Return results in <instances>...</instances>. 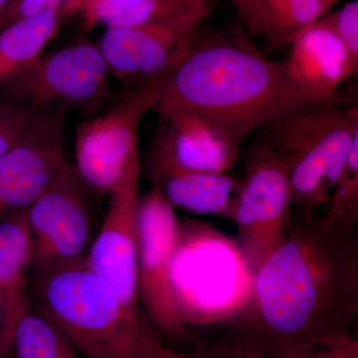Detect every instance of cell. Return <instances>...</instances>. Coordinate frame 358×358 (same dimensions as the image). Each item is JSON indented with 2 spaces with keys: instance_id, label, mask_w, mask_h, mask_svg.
Listing matches in <instances>:
<instances>
[{
  "instance_id": "cell-16",
  "label": "cell",
  "mask_w": 358,
  "mask_h": 358,
  "mask_svg": "<svg viewBox=\"0 0 358 358\" xmlns=\"http://www.w3.org/2000/svg\"><path fill=\"white\" fill-rule=\"evenodd\" d=\"M33 240L27 210L0 221V307L4 317V346L10 350L16 322L30 307L29 271Z\"/></svg>"
},
{
  "instance_id": "cell-25",
  "label": "cell",
  "mask_w": 358,
  "mask_h": 358,
  "mask_svg": "<svg viewBox=\"0 0 358 358\" xmlns=\"http://www.w3.org/2000/svg\"><path fill=\"white\" fill-rule=\"evenodd\" d=\"M185 358H261L243 346L233 343L225 336L213 343L199 341L187 352Z\"/></svg>"
},
{
  "instance_id": "cell-13",
  "label": "cell",
  "mask_w": 358,
  "mask_h": 358,
  "mask_svg": "<svg viewBox=\"0 0 358 358\" xmlns=\"http://www.w3.org/2000/svg\"><path fill=\"white\" fill-rule=\"evenodd\" d=\"M203 20L192 16L150 25L107 28L99 47L110 75L138 86L185 57Z\"/></svg>"
},
{
  "instance_id": "cell-12",
  "label": "cell",
  "mask_w": 358,
  "mask_h": 358,
  "mask_svg": "<svg viewBox=\"0 0 358 358\" xmlns=\"http://www.w3.org/2000/svg\"><path fill=\"white\" fill-rule=\"evenodd\" d=\"M138 178V155L129 162L121 183L110 194L102 227L84 259L90 270L110 287L124 306L134 312L143 313L138 298L136 270Z\"/></svg>"
},
{
  "instance_id": "cell-30",
  "label": "cell",
  "mask_w": 358,
  "mask_h": 358,
  "mask_svg": "<svg viewBox=\"0 0 358 358\" xmlns=\"http://www.w3.org/2000/svg\"><path fill=\"white\" fill-rule=\"evenodd\" d=\"M329 1H331V3H333V6H334V4H336V2H338V0H329Z\"/></svg>"
},
{
  "instance_id": "cell-24",
  "label": "cell",
  "mask_w": 358,
  "mask_h": 358,
  "mask_svg": "<svg viewBox=\"0 0 358 358\" xmlns=\"http://www.w3.org/2000/svg\"><path fill=\"white\" fill-rule=\"evenodd\" d=\"M341 39L353 58L358 60V1L348 2L319 18Z\"/></svg>"
},
{
  "instance_id": "cell-18",
  "label": "cell",
  "mask_w": 358,
  "mask_h": 358,
  "mask_svg": "<svg viewBox=\"0 0 358 358\" xmlns=\"http://www.w3.org/2000/svg\"><path fill=\"white\" fill-rule=\"evenodd\" d=\"M250 36L268 50L291 44L308 24L329 13V0H230Z\"/></svg>"
},
{
  "instance_id": "cell-20",
  "label": "cell",
  "mask_w": 358,
  "mask_h": 358,
  "mask_svg": "<svg viewBox=\"0 0 358 358\" xmlns=\"http://www.w3.org/2000/svg\"><path fill=\"white\" fill-rule=\"evenodd\" d=\"M64 6L48 7L0 31V83L18 74L41 55L44 47L58 32Z\"/></svg>"
},
{
  "instance_id": "cell-11",
  "label": "cell",
  "mask_w": 358,
  "mask_h": 358,
  "mask_svg": "<svg viewBox=\"0 0 358 358\" xmlns=\"http://www.w3.org/2000/svg\"><path fill=\"white\" fill-rule=\"evenodd\" d=\"M242 143L227 127L205 115L185 113L159 119L145 174L159 185L181 173H228Z\"/></svg>"
},
{
  "instance_id": "cell-21",
  "label": "cell",
  "mask_w": 358,
  "mask_h": 358,
  "mask_svg": "<svg viewBox=\"0 0 358 358\" xmlns=\"http://www.w3.org/2000/svg\"><path fill=\"white\" fill-rule=\"evenodd\" d=\"M10 350L15 358H81L65 334L31 303L16 322Z\"/></svg>"
},
{
  "instance_id": "cell-27",
  "label": "cell",
  "mask_w": 358,
  "mask_h": 358,
  "mask_svg": "<svg viewBox=\"0 0 358 358\" xmlns=\"http://www.w3.org/2000/svg\"><path fill=\"white\" fill-rule=\"evenodd\" d=\"M299 358H358V339L352 334H345L315 346Z\"/></svg>"
},
{
  "instance_id": "cell-15",
  "label": "cell",
  "mask_w": 358,
  "mask_h": 358,
  "mask_svg": "<svg viewBox=\"0 0 358 358\" xmlns=\"http://www.w3.org/2000/svg\"><path fill=\"white\" fill-rule=\"evenodd\" d=\"M289 45L285 68L303 100L317 105L339 103V87L358 66L345 44L317 20L306 26Z\"/></svg>"
},
{
  "instance_id": "cell-1",
  "label": "cell",
  "mask_w": 358,
  "mask_h": 358,
  "mask_svg": "<svg viewBox=\"0 0 358 358\" xmlns=\"http://www.w3.org/2000/svg\"><path fill=\"white\" fill-rule=\"evenodd\" d=\"M357 315V232L294 215L223 336L261 358H299L352 334Z\"/></svg>"
},
{
  "instance_id": "cell-29",
  "label": "cell",
  "mask_w": 358,
  "mask_h": 358,
  "mask_svg": "<svg viewBox=\"0 0 358 358\" xmlns=\"http://www.w3.org/2000/svg\"><path fill=\"white\" fill-rule=\"evenodd\" d=\"M9 2H10V0H0V18L6 11L7 6H8Z\"/></svg>"
},
{
  "instance_id": "cell-17",
  "label": "cell",
  "mask_w": 358,
  "mask_h": 358,
  "mask_svg": "<svg viewBox=\"0 0 358 358\" xmlns=\"http://www.w3.org/2000/svg\"><path fill=\"white\" fill-rule=\"evenodd\" d=\"M213 0H67L63 14L81 13L85 31L96 24L107 28L155 24L210 14Z\"/></svg>"
},
{
  "instance_id": "cell-28",
  "label": "cell",
  "mask_w": 358,
  "mask_h": 358,
  "mask_svg": "<svg viewBox=\"0 0 358 358\" xmlns=\"http://www.w3.org/2000/svg\"><path fill=\"white\" fill-rule=\"evenodd\" d=\"M4 317L2 308L0 307V358H3L7 355L6 346H4Z\"/></svg>"
},
{
  "instance_id": "cell-9",
  "label": "cell",
  "mask_w": 358,
  "mask_h": 358,
  "mask_svg": "<svg viewBox=\"0 0 358 358\" xmlns=\"http://www.w3.org/2000/svg\"><path fill=\"white\" fill-rule=\"evenodd\" d=\"M136 270L141 307L157 334L197 341L182 326L169 287V271L179 232L174 206L162 187L152 183L136 207Z\"/></svg>"
},
{
  "instance_id": "cell-2",
  "label": "cell",
  "mask_w": 358,
  "mask_h": 358,
  "mask_svg": "<svg viewBox=\"0 0 358 358\" xmlns=\"http://www.w3.org/2000/svg\"><path fill=\"white\" fill-rule=\"evenodd\" d=\"M298 103L307 102L284 62L271 60L237 32L200 45L193 38L152 112L162 120L185 113L205 115L244 141L272 115Z\"/></svg>"
},
{
  "instance_id": "cell-5",
  "label": "cell",
  "mask_w": 358,
  "mask_h": 358,
  "mask_svg": "<svg viewBox=\"0 0 358 358\" xmlns=\"http://www.w3.org/2000/svg\"><path fill=\"white\" fill-rule=\"evenodd\" d=\"M255 273L234 244L208 224L179 222L169 281L179 320L188 326L226 322L248 303Z\"/></svg>"
},
{
  "instance_id": "cell-6",
  "label": "cell",
  "mask_w": 358,
  "mask_h": 358,
  "mask_svg": "<svg viewBox=\"0 0 358 358\" xmlns=\"http://www.w3.org/2000/svg\"><path fill=\"white\" fill-rule=\"evenodd\" d=\"M99 45L90 40L42 53L18 74L0 83V102L45 119L64 121L69 113L92 115L115 94Z\"/></svg>"
},
{
  "instance_id": "cell-26",
  "label": "cell",
  "mask_w": 358,
  "mask_h": 358,
  "mask_svg": "<svg viewBox=\"0 0 358 358\" xmlns=\"http://www.w3.org/2000/svg\"><path fill=\"white\" fill-rule=\"evenodd\" d=\"M66 2L67 0H10L0 18V31L11 23L31 17L48 7Z\"/></svg>"
},
{
  "instance_id": "cell-10",
  "label": "cell",
  "mask_w": 358,
  "mask_h": 358,
  "mask_svg": "<svg viewBox=\"0 0 358 358\" xmlns=\"http://www.w3.org/2000/svg\"><path fill=\"white\" fill-rule=\"evenodd\" d=\"M92 194L76 166L66 162L51 185L27 209L33 240L29 273L85 257L93 234Z\"/></svg>"
},
{
  "instance_id": "cell-7",
  "label": "cell",
  "mask_w": 358,
  "mask_h": 358,
  "mask_svg": "<svg viewBox=\"0 0 358 358\" xmlns=\"http://www.w3.org/2000/svg\"><path fill=\"white\" fill-rule=\"evenodd\" d=\"M180 61L150 81L127 89L107 113L78 127L75 166L93 194L110 195L121 183L129 162L138 155L140 122Z\"/></svg>"
},
{
  "instance_id": "cell-31",
  "label": "cell",
  "mask_w": 358,
  "mask_h": 358,
  "mask_svg": "<svg viewBox=\"0 0 358 358\" xmlns=\"http://www.w3.org/2000/svg\"><path fill=\"white\" fill-rule=\"evenodd\" d=\"M213 1H214V2H215V1H218V0H213Z\"/></svg>"
},
{
  "instance_id": "cell-22",
  "label": "cell",
  "mask_w": 358,
  "mask_h": 358,
  "mask_svg": "<svg viewBox=\"0 0 358 358\" xmlns=\"http://www.w3.org/2000/svg\"><path fill=\"white\" fill-rule=\"evenodd\" d=\"M327 222L355 230L358 224V138L327 202Z\"/></svg>"
},
{
  "instance_id": "cell-4",
  "label": "cell",
  "mask_w": 358,
  "mask_h": 358,
  "mask_svg": "<svg viewBox=\"0 0 358 358\" xmlns=\"http://www.w3.org/2000/svg\"><path fill=\"white\" fill-rule=\"evenodd\" d=\"M255 131L288 169L292 207L310 219L327 204L358 138V108L298 103L264 122Z\"/></svg>"
},
{
  "instance_id": "cell-23",
  "label": "cell",
  "mask_w": 358,
  "mask_h": 358,
  "mask_svg": "<svg viewBox=\"0 0 358 358\" xmlns=\"http://www.w3.org/2000/svg\"><path fill=\"white\" fill-rule=\"evenodd\" d=\"M50 121L56 120L28 114L0 102V159L21 141Z\"/></svg>"
},
{
  "instance_id": "cell-14",
  "label": "cell",
  "mask_w": 358,
  "mask_h": 358,
  "mask_svg": "<svg viewBox=\"0 0 358 358\" xmlns=\"http://www.w3.org/2000/svg\"><path fill=\"white\" fill-rule=\"evenodd\" d=\"M64 124L47 122L0 159V221L27 210L65 166Z\"/></svg>"
},
{
  "instance_id": "cell-3",
  "label": "cell",
  "mask_w": 358,
  "mask_h": 358,
  "mask_svg": "<svg viewBox=\"0 0 358 358\" xmlns=\"http://www.w3.org/2000/svg\"><path fill=\"white\" fill-rule=\"evenodd\" d=\"M31 305L84 358H185L166 345L145 313L124 306L85 259L29 273Z\"/></svg>"
},
{
  "instance_id": "cell-19",
  "label": "cell",
  "mask_w": 358,
  "mask_h": 358,
  "mask_svg": "<svg viewBox=\"0 0 358 358\" xmlns=\"http://www.w3.org/2000/svg\"><path fill=\"white\" fill-rule=\"evenodd\" d=\"M241 183L228 173L194 171L171 176L159 185L174 207L233 221Z\"/></svg>"
},
{
  "instance_id": "cell-8",
  "label": "cell",
  "mask_w": 358,
  "mask_h": 358,
  "mask_svg": "<svg viewBox=\"0 0 358 358\" xmlns=\"http://www.w3.org/2000/svg\"><path fill=\"white\" fill-rule=\"evenodd\" d=\"M292 209L286 162L267 143L257 141L245 155V178L233 216L240 249L254 273L286 240Z\"/></svg>"
}]
</instances>
